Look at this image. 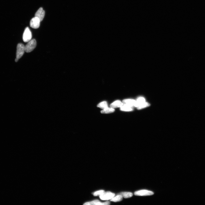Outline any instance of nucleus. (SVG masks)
Wrapping results in <instances>:
<instances>
[{"instance_id":"1","label":"nucleus","mask_w":205,"mask_h":205,"mask_svg":"<svg viewBox=\"0 0 205 205\" xmlns=\"http://www.w3.org/2000/svg\"><path fill=\"white\" fill-rule=\"evenodd\" d=\"M37 46V42L35 39H33L27 42L25 46V50L26 53H29L33 51Z\"/></svg>"},{"instance_id":"2","label":"nucleus","mask_w":205,"mask_h":205,"mask_svg":"<svg viewBox=\"0 0 205 205\" xmlns=\"http://www.w3.org/2000/svg\"><path fill=\"white\" fill-rule=\"evenodd\" d=\"M25 52V46L24 44L22 43L18 44L17 47L16 58L19 59L24 55Z\"/></svg>"},{"instance_id":"3","label":"nucleus","mask_w":205,"mask_h":205,"mask_svg":"<svg viewBox=\"0 0 205 205\" xmlns=\"http://www.w3.org/2000/svg\"><path fill=\"white\" fill-rule=\"evenodd\" d=\"M32 34L31 31L28 27H26L25 29L23 34V39L25 42H27L32 39Z\"/></svg>"},{"instance_id":"4","label":"nucleus","mask_w":205,"mask_h":205,"mask_svg":"<svg viewBox=\"0 0 205 205\" xmlns=\"http://www.w3.org/2000/svg\"><path fill=\"white\" fill-rule=\"evenodd\" d=\"M115 195V194L112 192L104 191L101 195H99V198L101 200H108L113 198Z\"/></svg>"},{"instance_id":"5","label":"nucleus","mask_w":205,"mask_h":205,"mask_svg":"<svg viewBox=\"0 0 205 205\" xmlns=\"http://www.w3.org/2000/svg\"><path fill=\"white\" fill-rule=\"evenodd\" d=\"M41 22L38 18L35 17L32 18L30 21V27L34 29H37L40 27Z\"/></svg>"},{"instance_id":"6","label":"nucleus","mask_w":205,"mask_h":205,"mask_svg":"<svg viewBox=\"0 0 205 205\" xmlns=\"http://www.w3.org/2000/svg\"><path fill=\"white\" fill-rule=\"evenodd\" d=\"M154 194L153 192L149 191L142 190L135 192L134 193L135 195L139 196H145L151 195Z\"/></svg>"},{"instance_id":"7","label":"nucleus","mask_w":205,"mask_h":205,"mask_svg":"<svg viewBox=\"0 0 205 205\" xmlns=\"http://www.w3.org/2000/svg\"><path fill=\"white\" fill-rule=\"evenodd\" d=\"M110 204L109 201H106L104 203H101L98 200H96L90 202H87L85 203V205H108Z\"/></svg>"},{"instance_id":"8","label":"nucleus","mask_w":205,"mask_h":205,"mask_svg":"<svg viewBox=\"0 0 205 205\" xmlns=\"http://www.w3.org/2000/svg\"><path fill=\"white\" fill-rule=\"evenodd\" d=\"M45 14V12L43 9L42 8H40L36 13L35 17L38 18L41 22L43 19Z\"/></svg>"},{"instance_id":"9","label":"nucleus","mask_w":205,"mask_h":205,"mask_svg":"<svg viewBox=\"0 0 205 205\" xmlns=\"http://www.w3.org/2000/svg\"><path fill=\"white\" fill-rule=\"evenodd\" d=\"M123 104L132 107L134 106H135L136 101L131 99H125L123 101Z\"/></svg>"},{"instance_id":"10","label":"nucleus","mask_w":205,"mask_h":205,"mask_svg":"<svg viewBox=\"0 0 205 205\" xmlns=\"http://www.w3.org/2000/svg\"><path fill=\"white\" fill-rule=\"evenodd\" d=\"M123 105V102L120 100H117L111 103L110 105V107L114 109L121 108Z\"/></svg>"},{"instance_id":"11","label":"nucleus","mask_w":205,"mask_h":205,"mask_svg":"<svg viewBox=\"0 0 205 205\" xmlns=\"http://www.w3.org/2000/svg\"><path fill=\"white\" fill-rule=\"evenodd\" d=\"M122 195L125 198H128L133 196V194L130 192H122L117 194Z\"/></svg>"},{"instance_id":"12","label":"nucleus","mask_w":205,"mask_h":205,"mask_svg":"<svg viewBox=\"0 0 205 205\" xmlns=\"http://www.w3.org/2000/svg\"><path fill=\"white\" fill-rule=\"evenodd\" d=\"M114 109L108 107L104 109H103L101 111V113L102 114H109L113 113L115 111Z\"/></svg>"},{"instance_id":"13","label":"nucleus","mask_w":205,"mask_h":205,"mask_svg":"<svg viewBox=\"0 0 205 205\" xmlns=\"http://www.w3.org/2000/svg\"><path fill=\"white\" fill-rule=\"evenodd\" d=\"M123 197L122 195H117L115 197H113V198L110 200V201L114 202H119L122 200Z\"/></svg>"},{"instance_id":"14","label":"nucleus","mask_w":205,"mask_h":205,"mask_svg":"<svg viewBox=\"0 0 205 205\" xmlns=\"http://www.w3.org/2000/svg\"><path fill=\"white\" fill-rule=\"evenodd\" d=\"M145 102V99L143 97H140L139 98H138L137 99V101H136V104H135V107H138L141 105Z\"/></svg>"},{"instance_id":"15","label":"nucleus","mask_w":205,"mask_h":205,"mask_svg":"<svg viewBox=\"0 0 205 205\" xmlns=\"http://www.w3.org/2000/svg\"><path fill=\"white\" fill-rule=\"evenodd\" d=\"M120 109L122 111H131L133 110V109L132 107L127 106V105L123 104L120 108Z\"/></svg>"},{"instance_id":"16","label":"nucleus","mask_w":205,"mask_h":205,"mask_svg":"<svg viewBox=\"0 0 205 205\" xmlns=\"http://www.w3.org/2000/svg\"><path fill=\"white\" fill-rule=\"evenodd\" d=\"M98 107L100 108L103 109L108 107V103L106 101H103L99 103L97 105Z\"/></svg>"},{"instance_id":"17","label":"nucleus","mask_w":205,"mask_h":205,"mask_svg":"<svg viewBox=\"0 0 205 205\" xmlns=\"http://www.w3.org/2000/svg\"><path fill=\"white\" fill-rule=\"evenodd\" d=\"M150 105L149 103H147L145 102L142 103V104L140 106H138V109H142L146 107L149 106H150Z\"/></svg>"},{"instance_id":"18","label":"nucleus","mask_w":205,"mask_h":205,"mask_svg":"<svg viewBox=\"0 0 205 205\" xmlns=\"http://www.w3.org/2000/svg\"><path fill=\"white\" fill-rule=\"evenodd\" d=\"M104 191L103 190L98 191H96L94 192L93 193V195L94 196H95L98 195L99 196L102 194Z\"/></svg>"},{"instance_id":"19","label":"nucleus","mask_w":205,"mask_h":205,"mask_svg":"<svg viewBox=\"0 0 205 205\" xmlns=\"http://www.w3.org/2000/svg\"><path fill=\"white\" fill-rule=\"evenodd\" d=\"M19 59L18 58H16L15 60V61L16 62H17L18 61Z\"/></svg>"}]
</instances>
